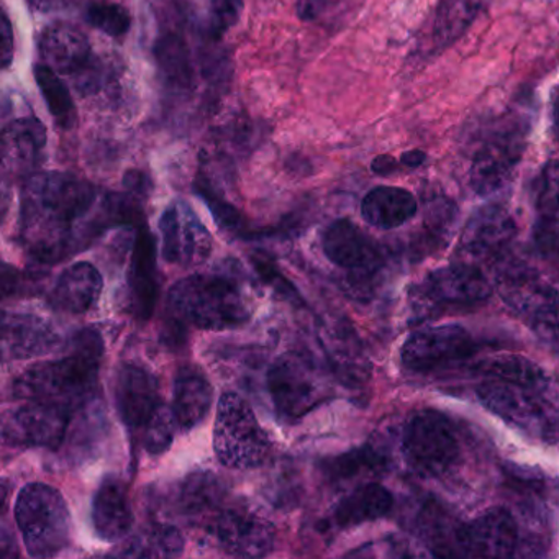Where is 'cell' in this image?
Returning <instances> with one entry per match:
<instances>
[{
  "label": "cell",
  "mask_w": 559,
  "mask_h": 559,
  "mask_svg": "<svg viewBox=\"0 0 559 559\" xmlns=\"http://www.w3.org/2000/svg\"><path fill=\"white\" fill-rule=\"evenodd\" d=\"M96 199L94 186L76 176L32 175L22 192V238L27 250L41 261L67 257Z\"/></svg>",
  "instance_id": "cell-1"
},
{
  "label": "cell",
  "mask_w": 559,
  "mask_h": 559,
  "mask_svg": "<svg viewBox=\"0 0 559 559\" xmlns=\"http://www.w3.org/2000/svg\"><path fill=\"white\" fill-rule=\"evenodd\" d=\"M100 346L97 335L87 332L78 338L76 348L61 361L44 362L25 371L15 381V397L45 402L73 411L96 388Z\"/></svg>",
  "instance_id": "cell-2"
},
{
  "label": "cell",
  "mask_w": 559,
  "mask_h": 559,
  "mask_svg": "<svg viewBox=\"0 0 559 559\" xmlns=\"http://www.w3.org/2000/svg\"><path fill=\"white\" fill-rule=\"evenodd\" d=\"M169 307L182 322L202 330L235 329L248 320L243 294L221 276L185 277L169 290Z\"/></svg>",
  "instance_id": "cell-3"
},
{
  "label": "cell",
  "mask_w": 559,
  "mask_h": 559,
  "mask_svg": "<svg viewBox=\"0 0 559 559\" xmlns=\"http://www.w3.org/2000/svg\"><path fill=\"white\" fill-rule=\"evenodd\" d=\"M15 520L34 558H51L70 545L73 522L67 500L47 484L32 483L21 490Z\"/></svg>",
  "instance_id": "cell-4"
},
{
  "label": "cell",
  "mask_w": 559,
  "mask_h": 559,
  "mask_svg": "<svg viewBox=\"0 0 559 559\" xmlns=\"http://www.w3.org/2000/svg\"><path fill=\"white\" fill-rule=\"evenodd\" d=\"M214 448L218 461L231 469H250L266 460L270 437L240 395L227 392L218 401Z\"/></svg>",
  "instance_id": "cell-5"
},
{
  "label": "cell",
  "mask_w": 559,
  "mask_h": 559,
  "mask_svg": "<svg viewBox=\"0 0 559 559\" xmlns=\"http://www.w3.org/2000/svg\"><path fill=\"white\" fill-rule=\"evenodd\" d=\"M528 139V123L522 119H507L497 123L477 150L471 166L473 191L483 198L502 191L516 166L522 162Z\"/></svg>",
  "instance_id": "cell-6"
},
{
  "label": "cell",
  "mask_w": 559,
  "mask_h": 559,
  "mask_svg": "<svg viewBox=\"0 0 559 559\" xmlns=\"http://www.w3.org/2000/svg\"><path fill=\"white\" fill-rule=\"evenodd\" d=\"M41 61L55 73L70 76L84 94L100 87V68L93 57L86 34L70 22H55L41 32L38 40Z\"/></svg>",
  "instance_id": "cell-7"
},
{
  "label": "cell",
  "mask_w": 559,
  "mask_h": 559,
  "mask_svg": "<svg viewBox=\"0 0 559 559\" xmlns=\"http://www.w3.org/2000/svg\"><path fill=\"white\" fill-rule=\"evenodd\" d=\"M402 450L415 471L425 476H440L456 461L460 444L443 414L424 411L405 425Z\"/></svg>",
  "instance_id": "cell-8"
},
{
  "label": "cell",
  "mask_w": 559,
  "mask_h": 559,
  "mask_svg": "<svg viewBox=\"0 0 559 559\" xmlns=\"http://www.w3.org/2000/svg\"><path fill=\"white\" fill-rule=\"evenodd\" d=\"M267 388L280 415L299 418L322 401V382L316 366L302 356L287 353L281 356L270 374Z\"/></svg>",
  "instance_id": "cell-9"
},
{
  "label": "cell",
  "mask_w": 559,
  "mask_h": 559,
  "mask_svg": "<svg viewBox=\"0 0 559 559\" xmlns=\"http://www.w3.org/2000/svg\"><path fill=\"white\" fill-rule=\"evenodd\" d=\"M487 277L474 264L460 263L440 267L425 277L417 289V302L425 309L473 307L489 299Z\"/></svg>",
  "instance_id": "cell-10"
},
{
  "label": "cell",
  "mask_w": 559,
  "mask_h": 559,
  "mask_svg": "<svg viewBox=\"0 0 559 559\" xmlns=\"http://www.w3.org/2000/svg\"><path fill=\"white\" fill-rule=\"evenodd\" d=\"M474 353L473 336L460 325L418 330L405 342L402 361L414 371H430Z\"/></svg>",
  "instance_id": "cell-11"
},
{
  "label": "cell",
  "mask_w": 559,
  "mask_h": 559,
  "mask_svg": "<svg viewBox=\"0 0 559 559\" xmlns=\"http://www.w3.org/2000/svg\"><path fill=\"white\" fill-rule=\"evenodd\" d=\"M162 254L168 263L194 267L204 263L212 251V238L188 204H173L159 221Z\"/></svg>",
  "instance_id": "cell-12"
},
{
  "label": "cell",
  "mask_w": 559,
  "mask_h": 559,
  "mask_svg": "<svg viewBox=\"0 0 559 559\" xmlns=\"http://www.w3.org/2000/svg\"><path fill=\"white\" fill-rule=\"evenodd\" d=\"M539 392L542 391L497 379H490L477 388L480 401L493 414L523 430L545 433L548 427V408Z\"/></svg>",
  "instance_id": "cell-13"
},
{
  "label": "cell",
  "mask_w": 559,
  "mask_h": 559,
  "mask_svg": "<svg viewBox=\"0 0 559 559\" xmlns=\"http://www.w3.org/2000/svg\"><path fill=\"white\" fill-rule=\"evenodd\" d=\"M515 520L506 509H490L461 526L456 542L464 555L473 558H510L516 548Z\"/></svg>",
  "instance_id": "cell-14"
},
{
  "label": "cell",
  "mask_w": 559,
  "mask_h": 559,
  "mask_svg": "<svg viewBox=\"0 0 559 559\" xmlns=\"http://www.w3.org/2000/svg\"><path fill=\"white\" fill-rule=\"evenodd\" d=\"M218 545L230 556L261 558L273 549L276 530L263 516L247 510H225L214 528Z\"/></svg>",
  "instance_id": "cell-15"
},
{
  "label": "cell",
  "mask_w": 559,
  "mask_h": 559,
  "mask_svg": "<svg viewBox=\"0 0 559 559\" xmlns=\"http://www.w3.org/2000/svg\"><path fill=\"white\" fill-rule=\"evenodd\" d=\"M70 411L60 405L27 401L5 420L4 438L34 447H58L67 433Z\"/></svg>",
  "instance_id": "cell-16"
},
{
  "label": "cell",
  "mask_w": 559,
  "mask_h": 559,
  "mask_svg": "<svg viewBox=\"0 0 559 559\" xmlns=\"http://www.w3.org/2000/svg\"><path fill=\"white\" fill-rule=\"evenodd\" d=\"M515 234V221L506 207L486 205L467 221L461 234L460 251L471 260H489L506 250Z\"/></svg>",
  "instance_id": "cell-17"
},
{
  "label": "cell",
  "mask_w": 559,
  "mask_h": 559,
  "mask_svg": "<svg viewBox=\"0 0 559 559\" xmlns=\"http://www.w3.org/2000/svg\"><path fill=\"white\" fill-rule=\"evenodd\" d=\"M323 251L336 266L353 273L368 274L381 266V254L374 241L352 221L333 222L323 235Z\"/></svg>",
  "instance_id": "cell-18"
},
{
  "label": "cell",
  "mask_w": 559,
  "mask_h": 559,
  "mask_svg": "<svg viewBox=\"0 0 559 559\" xmlns=\"http://www.w3.org/2000/svg\"><path fill=\"white\" fill-rule=\"evenodd\" d=\"M116 401L129 428H143L162 407L158 381L139 366H123L117 374Z\"/></svg>",
  "instance_id": "cell-19"
},
{
  "label": "cell",
  "mask_w": 559,
  "mask_h": 559,
  "mask_svg": "<svg viewBox=\"0 0 559 559\" xmlns=\"http://www.w3.org/2000/svg\"><path fill=\"white\" fill-rule=\"evenodd\" d=\"M47 145V129L35 117L11 120L2 132V165L12 175H25L37 168Z\"/></svg>",
  "instance_id": "cell-20"
},
{
  "label": "cell",
  "mask_w": 559,
  "mask_h": 559,
  "mask_svg": "<svg viewBox=\"0 0 559 559\" xmlns=\"http://www.w3.org/2000/svg\"><path fill=\"white\" fill-rule=\"evenodd\" d=\"M60 343L55 326L32 313H12L4 319L5 353L15 359H31L53 352Z\"/></svg>",
  "instance_id": "cell-21"
},
{
  "label": "cell",
  "mask_w": 559,
  "mask_h": 559,
  "mask_svg": "<svg viewBox=\"0 0 559 559\" xmlns=\"http://www.w3.org/2000/svg\"><path fill=\"white\" fill-rule=\"evenodd\" d=\"M132 523L133 512L126 486L117 477H107L94 497V530L106 542H119L129 535Z\"/></svg>",
  "instance_id": "cell-22"
},
{
  "label": "cell",
  "mask_w": 559,
  "mask_h": 559,
  "mask_svg": "<svg viewBox=\"0 0 559 559\" xmlns=\"http://www.w3.org/2000/svg\"><path fill=\"white\" fill-rule=\"evenodd\" d=\"M103 286V276L93 264H73L58 277L51 293V304L63 312H86L99 299Z\"/></svg>",
  "instance_id": "cell-23"
},
{
  "label": "cell",
  "mask_w": 559,
  "mask_h": 559,
  "mask_svg": "<svg viewBox=\"0 0 559 559\" xmlns=\"http://www.w3.org/2000/svg\"><path fill=\"white\" fill-rule=\"evenodd\" d=\"M417 199L407 189L379 186L362 199V218L372 227L392 230L407 224L417 214Z\"/></svg>",
  "instance_id": "cell-24"
},
{
  "label": "cell",
  "mask_w": 559,
  "mask_h": 559,
  "mask_svg": "<svg viewBox=\"0 0 559 559\" xmlns=\"http://www.w3.org/2000/svg\"><path fill=\"white\" fill-rule=\"evenodd\" d=\"M214 389L211 382L195 371V369H181L175 379L173 392V412L181 430H192L198 427L212 407Z\"/></svg>",
  "instance_id": "cell-25"
},
{
  "label": "cell",
  "mask_w": 559,
  "mask_h": 559,
  "mask_svg": "<svg viewBox=\"0 0 559 559\" xmlns=\"http://www.w3.org/2000/svg\"><path fill=\"white\" fill-rule=\"evenodd\" d=\"M489 0H440L431 24V44L437 51L456 44L479 19Z\"/></svg>",
  "instance_id": "cell-26"
},
{
  "label": "cell",
  "mask_w": 559,
  "mask_h": 559,
  "mask_svg": "<svg viewBox=\"0 0 559 559\" xmlns=\"http://www.w3.org/2000/svg\"><path fill=\"white\" fill-rule=\"evenodd\" d=\"M392 493L381 484H365L338 503L335 520L342 526L372 522L384 516L392 509Z\"/></svg>",
  "instance_id": "cell-27"
},
{
  "label": "cell",
  "mask_w": 559,
  "mask_h": 559,
  "mask_svg": "<svg viewBox=\"0 0 559 559\" xmlns=\"http://www.w3.org/2000/svg\"><path fill=\"white\" fill-rule=\"evenodd\" d=\"M502 299L520 313L533 317L549 304L558 300V294L548 284L526 271L507 274L499 284Z\"/></svg>",
  "instance_id": "cell-28"
},
{
  "label": "cell",
  "mask_w": 559,
  "mask_h": 559,
  "mask_svg": "<svg viewBox=\"0 0 559 559\" xmlns=\"http://www.w3.org/2000/svg\"><path fill=\"white\" fill-rule=\"evenodd\" d=\"M159 76L173 90L188 91L194 84L191 51L178 34L163 35L155 48Z\"/></svg>",
  "instance_id": "cell-29"
},
{
  "label": "cell",
  "mask_w": 559,
  "mask_h": 559,
  "mask_svg": "<svg viewBox=\"0 0 559 559\" xmlns=\"http://www.w3.org/2000/svg\"><path fill=\"white\" fill-rule=\"evenodd\" d=\"M477 371L487 378L536 389V391H543L548 382L545 371L536 362L530 361L523 356L509 355V353H500V355L483 359L477 365Z\"/></svg>",
  "instance_id": "cell-30"
},
{
  "label": "cell",
  "mask_w": 559,
  "mask_h": 559,
  "mask_svg": "<svg viewBox=\"0 0 559 559\" xmlns=\"http://www.w3.org/2000/svg\"><path fill=\"white\" fill-rule=\"evenodd\" d=\"M35 80L44 93L45 103L60 129L70 130L76 126L78 112L67 84L47 64H35Z\"/></svg>",
  "instance_id": "cell-31"
},
{
  "label": "cell",
  "mask_w": 559,
  "mask_h": 559,
  "mask_svg": "<svg viewBox=\"0 0 559 559\" xmlns=\"http://www.w3.org/2000/svg\"><path fill=\"white\" fill-rule=\"evenodd\" d=\"M182 549L185 538L178 530L173 526H155L127 542L117 555L133 558H175L182 555Z\"/></svg>",
  "instance_id": "cell-32"
},
{
  "label": "cell",
  "mask_w": 559,
  "mask_h": 559,
  "mask_svg": "<svg viewBox=\"0 0 559 559\" xmlns=\"http://www.w3.org/2000/svg\"><path fill=\"white\" fill-rule=\"evenodd\" d=\"M87 24L112 38L129 34L132 17L129 11L117 4H94L86 12Z\"/></svg>",
  "instance_id": "cell-33"
},
{
  "label": "cell",
  "mask_w": 559,
  "mask_h": 559,
  "mask_svg": "<svg viewBox=\"0 0 559 559\" xmlns=\"http://www.w3.org/2000/svg\"><path fill=\"white\" fill-rule=\"evenodd\" d=\"M176 424L178 421H176L175 412L162 405L143 427L146 451L152 454H162L163 451L168 450L175 438Z\"/></svg>",
  "instance_id": "cell-34"
},
{
  "label": "cell",
  "mask_w": 559,
  "mask_h": 559,
  "mask_svg": "<svg viewBox=\"0 0 559 559\" xmlns=\"http://www.w3.org/2000/svg\"><path fill=\"white\" fill-rule=\"evenodd\" d=\"M536 209L539 218H559V162H549L539 175Z\"/></svg>",
  "instance_id": "cell-35"
},
{
  "label": "cell",
  "mask_w": 559,
  "mask_h": 559,
  "mask_svg": "<svg viewBox=\"0 0 559 559\" xmlns=\"http://www.w3.org/2000/svg\"><path fill=\"white\" fill-rule=\"evenodd\" d=\"M532 326L539 342L559 355V299L535 313Z\"/></svg>",
  "instance_id": "cell-36"
},
{
  "label": "cell",
  "mask_w": 559,
  "mask_h": 559,
  "mask_svg": "<svg viewBox=\"0 0 559 559\" xmlns=\"http://www.w3.org/2000/svg\"><path fill=\"white\" fill-rule=\"evenodd\" d=\"M243 12V0H211L212 32L215 37L234 27Z\"/></svg>",
  "instance_id": "cell-37"
},
{
  "label": "cell",
  "mask_w": 559,
  "mask_h": 559,
  "mask_svg": "<svg viewBox=\"0 0 559 559\" xmlns=\"http://www.w3.org/2000/svg\"><path fill=\"white\" fill-rule=\"evenodd\" d=\"M535 237L545 253L559 260V218H539Z\"/></svg>",
  "instance_id": "cell-38"
},
{
  "label": "cell",
  "mask_w": 559,
  "mask_h": 559,
  "mask_svg": "<svg viewBox=\"0 0 559 559\" xmlns=\"http://www.w3.org/2000/svg\"><path fill=\"white\" fill-rule=\"evenodd\" d=\"M0 37H2V47H0V53H2V68L8 70L14 61L15 53V38L14 28H12L11 19H9L8 12L2 14V28H0Z\"/></svg>",
  "instance_id": "cell-39"
},
{
  "label": "cell",
  "mask_w": 559,
  "mask_h": 559,
  "mask_svg": "<svg viewBox=\"0 0 559 559\" xmlns=\"http://www.w3.org/2000/svg\"><path fill=\"white\" fill-rule=\"evenodd\" d=\"M329 0H297V15L302 22H312L322 14Z\"/></svg>",
  "instance_id": "cell-40"
},
{
  "label": "cell",
  "mask_w": 559,
  "mask_h": 559,
  "mask_svg": "<svg viewBox=\"0 0 559 559\" xmlns=\"http://www.w3.org/2000/svg\"><path fill=\"white\" fill-rule=\"evenodd\" d=\"M399 168V162L391 155H379L372 159L371 169L372 173L379 176L391 175L395 169Z\"/></svg>",
  "instance_id": "cell-41"
},
{
  "label": "cell",
  "mask_w": 559,
  "mask_h": 559,
  "mask_svg": "<svg viewBox=\"0 0 559 559\" xmlns=\"http://www.w3.org/2000/svg\"><path fill=\"white\" fill-rule=\"evenodd\" d=\"M152 251L153 250H150L148 254H143V257H142V267H140V270L146 271V273H152V271H148V270H153ZM145 284H146V286L153 287L152 281L146 280V274H145V276H143V274H142V280H140V286H142V289H140V296H142V297H140V299H142V300L150 299L153 302V299H152V297H150L148 289H146Z\"/></svg>",
  "instance_id": "cell-42"
},
{
  "label": "cell",
  "mask_w": 559,
  "mask_h": 559,
  "mask_svg": "<svg viewBox=\"0 0 559 559\" xmlns=\"http://www.w3.org/2000/svg\"><path fill=\"white\" fill-rule=\"evenodd\" d=\"M425 159H427V155L421 150H408V152L402 153L401 165L405 168L415 169L424 165Z\"/></svg>",
  "instance_id": "cell-43"
},
{
  "label": "cell",
  "mask_w": 559,
  "mask_h": 559,
  "mask_svg": "<svg viewBox=\"0 0 559 559\" xmlns=\"http://www.w3.org/2000/svg\"><path fill=\"white\" fill-rule=\"evenodd\" d=\"M552 122H555L556 132L559 133V87L556 93L555 104H552Z\"/></svg>",
  "instance_id": "cell-44"
}]
</instances>
